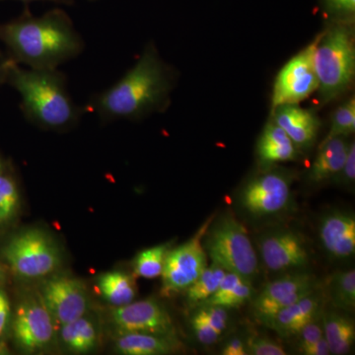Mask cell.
<instances>
[{"instance_id": "cell-11", "label": "cell", "mask_w": 355, "mask_h": 355, "mask_svg": "<svg viewBox=\"0 0 355 355\" xmlns=\"http://www.w3.org/2000/svg\"><path fill=\"white\" fill-rule=\"evenodd\" d=\"M55 324L69 323L84 316L88 309V294L80 280L65 275L51 277L40 293Z\"/></svg>"}, {"instance_id": "cell-6", "label": "cell", "mask_w": 355, "mask_h": 355, "mask_svg": "<svg viewBox=\"0 0 355 355\" xmlns=\"http://www.w3.org/2000/svg\"><path fill=\"white\" fill-rule=\"evenodd\" d=\"M2 257L23 279H43L62 266V254L48 233L28 229L14 235L2 248Z\"/></svg>"}, {"instance_id": "cell-36", "label": "cell", "mask_w": 355, "mask_h": 355, "mask_svg": "<svg viewBox=\"0 0 355 355\" xmlns=\"http://www.w3.org/2000/svg\"><path fill=\"white\" fill-rule=\"evenodd\" d=\"M10 303L6 292L0 291V338L3 336L10 321Z\"/></svg>"}, {"instance_id": "cell-3", "label": "cell", "mask_w": 355, "mask_h": 355, "mask_svg": "<svg viewBox=\"0 0 355 355\" xmlns=\"http://www.w3.org/2000/svg\"><path fill=\"white\" fill-rule=\"evenodd\" d=\"M6 83L21 95L25 118L43 130H69L86 112L71 99L67 76L58 69H26L7 58Z\"/></svg>"}, {"instance_id": "cell-12", "label": "cell", "mask_w": 355, "mask_h": 355, "mask_svg": "<svg viewBox=\"0 0 355 355\" xmlns=\"http://www.w3.org/2000/svg\"><path fill=\"white\" fill-rule=\"evenodd\" d=\"M112 321L119 333H144L176 336L169 312L155 299L137 301L112 311Z\"/></svg>"}, {"instance_id": "cell-38", "label": "cell", "mask_w": 355, "mask_h": 355, "mask_svg": "<svg viewBox=\"0 0 355 355\" xmlns=\"http://www.w3.org/2000/svg\"><path fill=\"white\" fill-rule=\"evenodd\" d=\"M301 354L305 355H329L331 354V352L328 343H327L326 338L323 336L321 340H318L314 345L303 350Z\"/></svg>"}, {"instance_id": "cell-28", "label": "cell", "mask_w": 355, "mask_h": 355, "mask_svg": "<svg viewBox=\"0 0 355 355\" xmlns=\"http://www.w3.org/2000/svg\"><path fill=\"white\" fill-rule=\"evenodd\" d=\"M169 250V245L163 244L140 252L133 266L135 275L147 279L160 277L162 275L166 256Z\"/></svg>"}, {"instance_id": "cell-2", "label": "cell", "mask_w": 355, "mask_h": 355, "mask_svg": "<svg viewBox=\"0 0 355 355\" xmlns=\"http://www.w3.org/2000/svg\"><path fill=\"white\" fill-rule=\"evenodd\" d=\"M174 85L172 69L148 44L137 64L112 87L93 95L84 108L102 121L137 120L162 111L169 103Z\"/></svg>"}, {"instance_id": "cell-24", "label": "cell", "mask_w": 355, "mask_h": 355, "mask_svg": "<svg viewBox=\"0 0 355 355\" xmlns=\"http://www.w3.org/2000/svg\"><path fill=\"white\" fill-rule=\"evenodd\" d=\"M98 289L105 300L114 307L130 304L137 295L135 279L121 272L102 275L98 279Z\"/></svg>"}, {"instance_id": "cell-5", "label": "cell", "mask_w": 355, "mask_h": 355, "mask_svg": "<svg viewBox=\"0 0 355 355\" xmlns=\"http://www.w3.org/2000/svg\"><path fill=\"white\" fill-rule=\"evenodd\" d=\"M203 248L212 263L248 280L258 273L259 261L247 230L233 216H223L207 229Z\"/></svg>"}, {"instance_id": "cell-7", "label": "cell", "mask_w": 355, "mask_h": 355, "mask_svg": "<svg viewBox=\"0 0 355 355\" xmlns=\"http://www.w3.org/2000/svg\"><path fill=\"white\" fill-rule=\"evenodd\" d=\"M211 221L212 217L202 224L188 242L168 251L161 275L163 295L170 296L186 291L207 268V256L202 239Z\"/></svg>"}, {"instance_id": "cell-35", "label": "cell", "mask_w": 355, "mask_h": 355, "mask_svg": "<svg viewBox=\"0 0 355 355\" xmlns=\"http://www.w3.org/2000/svg\"><path fill=\"white\" fill-rule=\"evenodd\" d=\"M191 327L198 342L205 345H214L221 336L196 314L191 318Z\"/></svg>"}, {"instance_id": "cell-32", "label": "cell", "mask_w": 355, "mask_h": 355, "mask_svg": "<svg viewBox=\"0 0 355 355\" xmlns=\"http://www.w3.org/2000/svg\"><path fill=\"white\" fill-rule=\"evenodd\" d=\"M319 317L309 322L296 335L298 338L299 352H302L303 350L314 345L315 343H317L318 340L323 338V324H322V322H320Z\"/></svg>"}, {"instance_id": "cell-13", "label": "cell", "mask_w": 355, "mask_h": 355, "mask_svg": "<svg viewBox=\"0 0 355 355\" xmlns=\"http://www.w3.org/2000/svg\"><path fill=\"white\" fill-rule=\"evenodd\" d=\"M313 291H315V279L312 275L308 273L284 275L266 284L254 297V315L259 321L266 324L280 310Z\"/></svg>"}, {"instance_id": "cell-20", "label": "cell", "mask_w": 355, "mask_h": 355, "mask_svg": "<svg viewBox=\"0 0 355 355\" xmlns=\"http://www.w3.org/2000/svg\"><path fill=\"white\" fill-rule=\"evenodd\" d=\"M181 345L176 336L144 333H119L114 342L116 352L125 355L174 354Z\"/></svg>"}, {"instance_id": "cell-19", "label": "cell", "mask_w": 355, "mask_h": 355, "mask_svg": "<svg viewBox=\"0 0 355 355\" xmlns=\"http://www.w3.org/2000/svg\"><path fill=\"white\" fill-rule=\"evenodd\" d=\"M257 155L261 165L270 167L277 163L297 160L299 149L284 130L270 121L259 139Z\"/></svg>"}, {"instance_id": "cell-8", "label": "cell", "mask_w": 355, "mask_h": 355, "mask_svg": "<svg viewBox=\"0 0 355 355\" xmlns=\"http://www.w3.org/2000/svg\"><path fill=\"white\" fill-rule=\"evenodd\" d=\"M316 40L308 44L279 72L272 96V110L286 104H299L318 90L319 81L314 67Z\"/></svg>"}, {"instance_id": "cell-22", "label": "cell", "mask_w": 355, "mask_h": 355, "mask_svg": "<svg viewBox=\"0 0 355 355\" xmlns=\"http://www.w3.org/2000/svg\"><path fill=\"white\" fill-rule=\"evenodd\" d=\"M324 336L330 347L331 354H349L354 347L355 326L349 317L338 313H326L322 317Z\"/></svg>"}, {"instance_id": "cell-15", "label": "cell", "mask_w": 355, "mask_h": 355, "mask_svg": "<svg viewBox=\"0 0 355 355\" xmlns=\"http://www.w3.org/2000/svg\"><path fill=\"white\" fill-rule=\"evenodd\" d=\"M273 123L284 130L299 150L314 146L321 121L311 110L298 104H286L272 110Z\"/></svg>"}, {"instance_id": "cell-40", "label": "cell", "mask_w": 355, "mask_h": 355, "mask_svg": "<svg viewBox=\"0 0 355 355\" xmlns=\"http://www.w3.org/2000/svg\"><path fill=\"white\" fill-rule=\"evenodd\" d=\"M7 58H0V86L6 83Z\"/></svg>"}, {"instance_id": "cell-29", "label": "cell", "mask_w": 355, "mask_h": 355, "mask_svg": "<svg viewBox=\"0 0 355 355\" xmlns=\"http://www.w3.org/2000/svg\"><path fill=\"white\" fill-rule=\"evenodd\" d=\"M355 132V98L352 97L336 108L331 116V130L327 139L347 137Z\"/></svg>"}, {"instance_id": "cell-26", "label": "cell", "mask_w": 355, "mask_h": 355, "mask_svg": "<svg viewBox=\"0 0 355 355\" xmlns=\"http://www.w3.org/2000/svg\"><path fill=\"white\" fill-rule=\"evenodd\" d=\"M226 272L223 268L216 263H212L211 266H207L195 282L187 288L189 304L202 305L217 291Z\"/></svg>"}, {"instance_id": "cell-34", "label": "cell", "mask_w": 355, "mask_h": 355, "mask_svg": "<svg viewBox=\"0 0 355 355\" xmlns=\"http://www.w3.org/2000/svg\"><path fill=\"white\" fill-rule=\"evenodd\" d=\"M334 181L343 186H354L355 181V144L354 141L349 142L347 148V157L342 170Z\"/></svg>"}, {"instance_id": "cell-18", "label": "cell", "mask_w": 355, "mask_h": 355, "mask_svg": "<svg viewBox=\"0 0 355 355\" xmlns=\"http://www.w3.org/2000/svg\"><path fill=\"white\" fill-rule=\"evenodd\" d=\"M349 144L347 137H326L308 173L310 183L322 184L335 180L345 164Z\"/></svg>"}, {"instance_id": "cell-27", "label": "cell", "mask_w": 355, "mask_h": 355, "mask_svg": "<svg viewBox=\"0 0 355 355\" xmlns=\"http://www.w3.org/2000/svg\"><path fill=\"white\" fill-rule=\"evenodd\" d=\"M331 303L338 309L349 311L355 308V272L343 270L333 275L330 282Z\"/></svg>"}, {"instance_id": "cell-1", "label": "cell", "mask_w": 355, "mask_h": 355, "mask_svg": "<svg viewBox=\"0 0 355 355\" xmlns=\"http://www.w3.org/2000/svg\"><path fill=\"white\" fill-rule=\"evenodd\" d=\"M0 41L6 44L8 58L35 69H58L78 57L85 46L62 9H51L36 17L28 6L19 17L0 24Z\"/></svg>"}, {"instance_id": "cell-30", "label": "cell", "mask_w": 355, "mask_h": 355, "mask_svg": "<svg viewBox=\"0 0 355 355\" xmlns=\"http://www.w3.org/2000/svg\"><path fill=\"white\" fill-rule=\"evenodd\" d=\"M196 315L211 327L219 336H222L227 329L229 322L227 308L217 305H200Z\"/></svg>"}, {"instance_id": "cell-43", "label": "cell", "mask_w": 355, "mask_h": 355, "mask_svg": "<svg viewBox=\"0 0 355 355\" xmlns=\"http://www.w3.org/2000/svg\"><path fill=\"white\" fill-rule=\"evenodd\" d=\"M89 1H96V0H89Z\"/></svg>"}, {"instance_id": "cell-21", "label": "cell", "mask_w": 355, "mask_h": 355, "mask_svg": "<svg viewBox=\"0 0 355 355\" xmlns=\"http://www.w3.org/2000/svg\"><path fill=\"white\" fill-rule=\"evenodd\" d=\"M254 296L250 280L234 272H226L217 291L202 305H217L224 308H236L244 305Z\"/></svg>"}, {"instance_id": "cell-17", "label": "cell", "mask_w": 355, "mask_h": 355, "mask_svg": "<svg viewBox=\"0 0 355 355\" xmlns=\"http://www.w3.org/2000/svg\"><path fill=\"white\" fill-rule=\"evenodd\" d=\"M321 299L313 291L293 304L280 310L266 326L277 331L282 338L296 336L306 324L320 316Z\"/></svg>"}, {"instance_id": "cell-10", "label": "cell", "mask_w": 355, "mask_h": 355, "mask_svg": "<svg viewBox=\"0 0 355 355\" xmlns=\"http://www.w3.org/2000/svg\"><path fill=\"white\" fill-rule=\"evenodd\" d=\"M291 200V180L286 173L268 171L259 175L243 189L241 203L254 216L279 214Z\"/></svg>"}, {"instance_id": "cell-41", "label": "cell", "mask_w": 355, "mask_h": 355, "mask_svg": "<svg viewBox=\"0 0 355 355\" xmlns=\"http://www.w3.org/2000/svg\"><path fill=\"white\" fill-rule=\"evenodd\" d=\"M4 279V270H2L1 266H0V280H3Z\"/></svg>"}, {"instance_id": "cell-9", "label": "cell", "mask_w": 355, "mask_h": 355, "mask_svg": "<svg viewBox=\"0 0 355 355\" xmlns=\"http://www.w3.org/2000/svg\"><path fill=\"white\" fill-rule=\"evenodd\" d=\"M55 323L39 295L21 301L13 320V336L21 349L37 352L50 347L55 336Z\"/></svg>"}, {"instance_id": "cell-37", "label": "cell", "mask_w": 355, "mask_h": 355, "mask_svg": "<svg viewBox=\"0 0 355 355\" xmlns=\"http://www.w3.org/2000/svg\"><path fill=\"white\" fill-rule=\"evenodd\" d=\"M221 354L223 355H247L248 350L246 343L240 338H231L224 345L221 350Z\"/></svg>"}, {"instance_id": "cell-23", "label": "cell", "mask_w": 355, "mask_h": 355, "mask_svg": "<svg viewBox=\"0 0 355 355\" xmlns=\"http://www.w3.org/2000/svg\"><path fill=\"white\" fill-rule=\"evenodd\" d=\"M60 327V340L70 352L86 354L97 347V329L85 315Z\"/></svg>"}, {"instance_id": "cell-39", "label": "cell", "mask_w": 355, "mask_h": 355, "mask_svg": "<svg viewBox=\"0 0 355 355\" xmlns=\"http://www.w3.org/2000/svg\"><path fill=\"white\" fill-rule=\"evenodd\" d=\"M17 1L23 2L26 6H28L30 2L34 1H49L53 2V3L64 4V6H72L74 3V0H17Z\"/></svg>"}, {"instance_id": "cell-33", "label": "cell", "mask_w": 355, "mask_h": 355, "mask_svg": "<svg viewBox=\"0 0 355 355\" xmlns=\"http://www.w3.org/2000/svg\"><path fill=\"white\" fill-rule=\"evenodd\" d=\"M327 12L336 19H354L355 0H321Z\"/></svg>"}, {"instance_id": "cell-14", "label": "cell", "mask_w": 355, "mask_h": 355, "mask_svg": "<svg viewBox=\"0 0 355 355\" xmlns=\"http://www.w3.org/2000/svg\"><path fill=\"white\" fill-rule=\"evenodd\" d=\"M261 259L272 272H286L304 268L309 254L300 236L291 231L263 238L260 244Z\"/></svg>"}, {"instance_id": "cell-25", "label": "cell", "mask_w": 355, "mask_h": 355, "mask_svg": "<svg viewBox=\"0 0 355 355\" xmlns=\"http://www.w3.org/2000/svg\"><path fill=\"white\" fill-rule=\"evenodd\" d=\"M20 210L17 181L9 167L0 169V230L9 227Z\"/></svg>"}, {"instance_id": "cell-31", "label": "cell", "mask_w": 355, "mask_h": 355, "mask_svg": "<svg viewBox=\"0 0 355 355\" xmlns=\"http://www.w3.org/2000/svg\"><path fill=\"white\" fill-rule=\"evenodd\" d=\"M248 354L252 355H286L287 352L279 343L263 338V336H252L247 340Z\"/></svg>"}, {"instance_id": "cell-42", "label": "cell", "mask_w": 355, "mask_h": 355, "mask_svg": "<svg viewBox=\"0 0 355 355\" xmlns=\"http://www.w3.org/2000/svg\"><path fill=\"white\" fill-rule=\"evenodd\" d=\"M3 162H2L1 159H0V169H1L2 167H3Z\"/></svg>"}, {"instance_id": "cell-4", "label": "cell", "mask_w": 355, "mask_h": 355, "mask_svg": "<svg viewBox=\"0 0 355 355\" xmlns=\"http://www.w3.org/2000/svg\"><path fill=\"white\" fill-rule=\"evenodd\" d=\"M354 19H336L316 39L314 67L322 105L349 90L355 76Z\"/></svg>"}, {"instance_id": "cell-16", "label": "cell", "mask_w": 355, "mask_h": 355, "mask_svg": "<svg viewBox=\"0 0 355 355\" xmlns=\"http://www.w3.org/2000/svg\"><path fill=\"white\" fill-rule=\"evenodd\" d=\"M319 237L327 253L345 260L355 253V218L354 214L334 211L322 219Z\"/></svg>"}]
</instances>
